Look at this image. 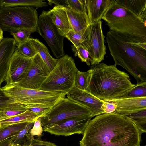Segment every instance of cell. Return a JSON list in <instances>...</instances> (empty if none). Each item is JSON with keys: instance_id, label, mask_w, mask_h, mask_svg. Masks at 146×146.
<instances>
[{"instance_id": "34", "label": "cell", "mask_w": 146, "mask_h": 146, "mask_svg": "<svg viewBox=\"0 0 146 146\" xmlns=\"http://www.w3.org/2000/svg\"><path fill=\"white\" fill-rule=\"evenodd\" d=\"M86 0H67L68 8L80 13L86 11Z\"/></svg>"}, {"instance_id": "23", "label": "cell", "mask_w": 146, "mask_h": 146, "mask_svg": "<svg viewBox=\"0 0 146 146\" xmlns=\"http://www.w3.org/2000/svg\"><path fill=\"white\" fill-rule=\"evenodd\" d=\"M47 6V3L42 0H1L0 6L30 7L37 9Z\"/></svg>"}, {"instance_id": "8", "label": "cell", "mask_w": 146, "mask_h": 146, "mask_svg": "<svg viewBox=\"0 0 146 146\" xmlns=\"http://www.w3.org/2000/svg\"><path fill=\"white\" fill-rule=\"evenodd\" d=\"M91 111L68 98L61 99L41 117L43 127L64 120L76 117H92Z\"/></svg>"}, {"instance_id": "17", "label": "cell", "mask_w": 146, "mask_h": 146, "mask_svg": "<svg viewBox=\"0 0 146 146\" xmlns=\"http://www.w3.org/2000/svg\"><path fill=\"white\" fill-rule=\"evenodd\" d=\"M115 0H86V12L90 24L101 20Z\"/></svg>"}, {"instance_id": "41", "label": "cell", "mask_w": 146, "mask_h": 146, "mask_svg": "<svg viewBox=\"0 0 146 146\" xmlns=\"http://www.w3.org/2000/svg\"><path fill=\"white\" fill-rule=\"evenodd\" d=\"M12 140L8 138L0 142V146H12Z\"/></svg>"}, {"instance_id": "28", "label": "cell", "mask_w": 146, "mask_h": 146, "mask_svg": "<svg viewBox=\"0 0 146 146\" xmlns=\"http://www.w3.org/2000/svg\"><path fill=\"white\" fill-rule=\"evenodd\" d=\"M34 122L30 123L17 135L10 138L12 140L13 144H18L21 146L31 138L29 131L33 127Z\"/></svg>"}, {"instance_id": "46", "label": "cell", "mask_w": 146, "mask_h": 146, "mask_svg": "<svg viewBox=\"0 0 146 146\" xmlns=\"http://www.w3.org/2000/svg\"></svg>"}, {"instance_id": "19", "label": "cell", "mask_w": 146, "mask_h": 146, "mask_svg": "<svg viewBox=\"0 0 146 146\" xmlns=\"http://www.w3.org/2000/svg\"><path fill=\"white\" fill-rule=\"evenodd\" d=\"M70 30L78 31L86 29L90 25L86 12L80 13L66 9Z\"/></svg>"}, {"instance_id": "38", "label": "cell", "mask_w": 146, "mask_h": 146, "mask_svg": "<svg viewBox=\"0 0 146 146\" xmlns=\"http://www.w3.org/2000/svg\"><path fill=\"white\" fill-rule=\"evenodd\" d=\"M10 104L9 98L0 88V110L7 107Z\"/></svg>"}, {"instance_id": "14", "label": "cell", "mask_w": 146, "mask_h": 146, "mask_svg": "<svg viewBox=\"0 0 146 146\" xmlns=\"http://www.w3.org/2000/svg\"><path fill=\"white\" fill-rule=\"evenodd\" d=\"M66 95L67 98L70 100L89 110L93 117L105 113L102 108L103 101L86 90L74 87Z\"/></svg>"}, {"instance_id": "30", "label": "cell", "mask_w": 146, "mask_h": 146, "mask_svg": "<svg viewBox=\"0 0 146 146\" xmlns=\"http://www.w3.org/2000/svg\"><path fill=\"white\" fill-rule=\"evenodd\" d=\"M17 49L24 57L29 58H33L37 53L29 39L18 46Z\"/></svg>"}, {"instance_id": "21", "label": "cell", "mask_w": 146, "mask_h": 146, "mask_svg": "<svg viewBox=\"0 0 146 146\" xmlns=\"http://www.w3.org/2000/svg\"><path fill=\"white\" fill-rule=\"evenodd\" d=\"M29 39L33 46L47 66L50 72L56 66L58 59L53 58L50 54L47 47L38 39L31 38Z\"/></svg>"}, {"instance_id": "16", "label": "cell", "mask_w": 146, "mask_h": 146, "mask_svg": "<svg viewBox=\"0 0 146 146\" xmlns=\"http://www.w3.org/2000/svg\"><path fill=\"white\" fill-rule=\"evenodd\" d=\"M16 45L14 39L11 38H3L0 42V88L2 83L5 81Z\"/></svg>"}, {"instance_id": "40", "label": "cell", "mask_w": 146, "mask_h": 146, "mask_svg": "<svg viewBox=\"0 0 146 146\" xmlns=\"http://www.w3.org/2000/svg\"><path fill=\"white\" fill-rule=\"evenodd\" d=\"M48 4L52 5L54 4L56 5H62L68 8L67 0H48Z\"/></svg>"}, {"instance_id": "42", "label": "cell", "mask_w": 146, "mask_h": 146, "mask_svg": "<svg viewBox=\"0 0 146 146\" xmlns=\"http://www.w3.org/2000/svg\"><path fill=\"white\" fill-rule=\"evenodd\" d=\"M3 38V31L0 28V42Z\"/></svg>"}, {"instance_id": "26", "label": "cell", "mask_w": 146, "mask_h": 146, "mask_svg": "<svg viewBox=\"0 0 146 146\" xmlns=\"http://www.w3.org/2000/svg\"><path fill=\"white\" fill-rule=\"evenodd\" d=\"M143 133L146 132V110L132 113L127 116Z\"/></svg>"}, {"instance_id": "12", "label": "cell", "mask_w": 146, "mask_h": 146, "mask_svg": "<svg viewBox=\"0 0 146 146\" xmlns=\"http://www.w3.org/2000/svg\"><path fill=\"white\" fill-rule=\"evenodd\" d=\"M92 117H76L58 121L44 127V131L51 134L68 136L83 135Z\"/></svg>"}, {"instance_id": "25", "label": "cell", "mask_w": 146, "mask_h": 146, "mask_svg": "<svg viewBox=\"0 0 146 146\" xmlns=\"http://www.w3.org/2000/svg\"><path fill=\"white\" fill-rule=\"evenodd\" d=\"M26 110V108L21 105L11 103L8 107L0 110V121L23 113Z\"/></svg>"}, {"instance_id": "35", "label": "cell", "mask_w": 146, "mask_h": 146, "mask_svg": "<svg viewBox=\"0 0 146 146\" xmlns=\"http://www.w3.org/2000/svg\"><path fill=\"white\" fill-rule=\"evenodd\" d=\"M43 131L42 126L41 117H40L35 121L33 126L29 131V133L31 138L36 136L38 137V138L40 139L42 136Z\"/></svg>"}, {"instance_id": "15", "label": "cell", "mask_w": 146, "mask_h": 146, "mask_svg": "<svg viewBox=\"0 0 146 146\" xmlns=\"http://www.w3.org/2000/svg\"><path fill=\"white\" fill-rule=\"evenodd\" d=\"M106 100L115 103L116 105L115 111L125 116L146 110V97H123Z\"/></svg>"}, {"instance_id": "20", "label": "cell", "mask_w": 146, "mask_h": 146, "mask_svg": "<svg viewBox=\"0 0 146 146\" xmlns=\"http://www.w3.org/2000/svg\"><path fill=\"white\" fill-rule=\"evenodd\" d=\"M115 1L146 22V0H116Z\"/></svg>"}, {"instance_id": "11", "label": "cell", "mask_w": 146, "mask_h": 146, "mask_svg": "<svg viewBox=\"0 0 146 146\" xmlns=\"http://www.w3.org/2000/svg\"><path fill=\"white\" fill-rule=\"evenodd\" d=\"M50 71L38 53L33 58L29 68L23 78L14 84L24 88L39 90Z\"/></svg>"}, {"instance_id": "32", "label": "cell", "mask_w": 146, "mask_h": 146, "mask_svg": "<svg viewBox=\"0 0 146 146\" xmlns=\"http://www.w3.org/2000/svg\"><path fill=\"white\" fill-rule=\"evenodd\" d=\"M72 47L75 56L78 57L81 61L85 62L88 66H89L91 59L86 49L82 45L77 47L73 45Z\"/></svg>"}, {"instance_id": "9", "label": "cell", "mask_w": 146, "mask_h": 146, "mask_svg": "<svg viewBox=\"0 0 146 146\" xmlns=\"http://www.w3.org/2000/svg\"><path fill=\"white\" fill-rule=\"evenodd\" d=\"M105 37L101 20L90 24L86 30L82 45L88 52L92 67L99 64L104 59L106 53Z\"/></svg>"}, {"instance_id": "44", "label": "cell", "mask_w": 146, "mask_h": 146, "mask_svg": "<svg viewBox=\"0 0 146 146\" xmlns=\"http://www.w3.org/2000/svg\"><path fill=\"white\" fill-rule=\"evenodd\" d=\"M1 0H0V4H1Z\"/></svg>"}, {"instance_id": "39", "label": "cell", "mask_w": 146, "mask_h": 146, "mask_svg": "<svg viewBox=\"0 0 146 146\" xmlns=\"http://www.w3.org/2000/svg\"><path fill=\"white\" fill-rule=\"evenodd\" d=\"M26 109L27 110L35 113L39 117H42L48 112L51 108L41 107H34L27 108Z\"/></svg>"}, {"instance_id": "37", "label": "cell", "mask_w": 146, "mask_h": 146, "mask_svg": "<svg viewBox=\"0 0 146 146\" xmlns=\"http://www.w3.org/2000/svg\"><path fill=\"white\" fill-rule=\"evenodd\" d=\"M102 100V108L105 113H111L115 111L116 105L115 103L106 100Z\"/></svg>"}, {"instance_id": "3", "label": "cell", "mask_w": 146, "mask_h": 146, "mask_svg": "<svg viewBox=\"0 0 146 146\" xmlns=\"http://www.w3.org/2000/svg\"><path fill=\"white\" fill-rule=\"evenodd\" d=\"M86 90L101 100L118 99L126 95L136 84L129 75L116 66L101 63L92 67Z\"/></svg>"}, {"instance_id": "10", "label": "cell", "mask_w": 146, "mask_h": 146, "mask_svg": "<svg viewBox=\"0 0 146 146\" xmlns=\"http://www.w3.org/2000/svg\"><path fill=\"white\" fill-rule=\"evenodd\" d=\"M37 32L44 38L57 58L65 55L64 37L59 33L52 21L49 11H43L38 17Z\"/></svg>"}, {"instance_id": "4", "label": "cell", "mask_w": 146, "mask_h": 146, "mask_svg": "<svg viewBox=\"0 0 146 146\" xmlns=\"http://www.w3.org/2000/svg\"><path fill=\"white\" fill-rule=\"evenodd\" d=\"M102 19L110 30L121 33L134 41L146 42V22L116 1Z\"/></svg>"}, {"instance_id": "43", "label": "cell", "mask_w": 146, "mask_h": 146, "mask_svg": "<svg viewBox=\"0 0 146 146\" xmlns=\"http://www.w3.org/2000/svg\"><path fill=\"white\" fill-rule=\"evenodd\" d=\"M12 146H21V145L18 144H12Z\"/></svg>"}, {"instance_id": "6", "label": "cell", "mask_w": 146, "mask_h": 146, "mask_svg": "<svg viewBox=\"0 0 146 146\" xmlns=\"http://www.w3.org/2000/svg\"><path fill=\"white\" fill-rule=\"evenodd\" d=\"M78 70L74 59L65 55L58 59L56 66L42 82L39 90L62 92L67 94L75 87Z\"/></svg>"}, {"instance_id": "7", "label": "cell", "mask_w": 146, "mask_h": 146, "mask_svg": "<svg viewBox=\"0 0 146 146\" xmlns=\"http://www.w3.org/2000/svg\"><path fill=\"white\" fill-rule=\"evenodd\" d=\"M38 19L37 11L33 7L0 6V28L3 31L25 29L37 32Z\"/></svg>"}, {"instance_id": "1", "label": "cell", "mask_w": 146, "mask_h": 146, "mask_svg": "<svg viewBox=\"0 0 146 146\" xmlns=\"http://www.w3.org/2000/svg\"><path fill=\"white\" fill-rule=\"evenodd\" d=\"M142 133L127 117L105 113L91 120L79 141L80 146H137Z\"/></svg>"}, {"instance_id": "36", "label": "cell", "mask_w": 146, "mask_h": 146, "mask_svg": "<svg viewBox=\"0 0 146 146\" xmlns=\"http://www.w3.org/2000/svg\"><path fill=\"white\" fill-rule=\"evenodd\" d=\"M21 146H58L49 141H43L40 139L31 138Z\"/></svg>"}, {"instance_id": "24", "label": "cell", "mask_w": 146, "mask_h": 146, "mask_svg": "<svg viewBox=\"0 0 146 146\" xmlns=\"http://www.w3.org/2000/svg\"><path fill=\"white\" fill-rule=\"evenodd\" d=\"M29 123L26 122L11 125L0 129V142L17 135Z\"/></svg>"}, {"instance_id": "29", "label": "cell", "mask_w": 146, "mask_h": 146, "mask_svg": "<svg viewBox=\"0 0 146 146\" xmlns=\"http://www.w3.org/2000/svg\"><path fill=\"white\" fill-rule=\"evenodd\" d=\"M11 34L13 36L16 45L18 46L22 44L30 38L32 32L25 29H20L11 31Z\"/></svg>"}, {"instance_id": "2", "label": "cell", "mask_w": 146, "mask_h": 146, "mask_svg": "<svg viewBox=\"0 0 146 146\" xmlns=\"http://www.w3.org/2000/svg\"><path fill=\"white\" fill-rule=\"evenodd\" d=\"M106 40L114 65L126 70L136 79V85L146 84V42L134 41L111 30L107 33Z\"/></svg>"}, {"instance_id": "27", "label": "cell", "mask_w": 146, "mask_h": 146, "mask_svg": "<svg viewBox=\"0 0 146 146\" xmlns=\"http://www.w3.org/2000/svg\"><path fill=\"white\" fill-rule=\"evenodd\" d=\"M91 73V68L85 72H82L78 70L76 76L75 87L86 90L90 82Z\"/></svg>"}, {"instance_id": "45", "label": "cell", "mask_w": 146, "mask_h": 146, "mask_svg": "<svg viewBox=\"0 0 146 146\" xmlns=\"http://www.w3.org/2000/svg\"><path fill=\"white\" fill-rule=\"evenodd\" d=\"M137 146H140V145H139Z\"/></svg>"}, {"instance_id": "33", "label": "cell", "mask_w": 146, "mask_h": 146, "mask_svg": "<svg viewBox=\"0 0 146 146\" xmlns=\"http://www.w3.org/2000/svg\"><path fill=\"white\" fill-rule=\"evenodd\" d=\"M146 97V84L136 85L128 93L121 97Z\"/></svg>"}, {"instance_id": "31", "label": "cell", "mask_w": 146, "mask_h": 146, "mask_svg": "<svg viewBox=\"0 0 146 146\" xmlns=\"http://www.w3.org/2000/svg\"><path fill=\"white\" fill-rule=\"evenodd\" d=\"M86 29L78 31L70 30L66 34L65 37L67 38L75 47L82 45L83 38Z\"/></svg>"}, {"instance_id": "13", "label": "cell", "mask_w": 146, "mask_h": 146, "mask_svg": "<svg viewBox=\"0 0 146 146\" xmlns=\"http://www.w3.org/2000/svg\"><path fill=\"white\" fill-rule=\"evenodd\" d=\"M33 58L24 57L16 49L11 58L5 78L6 85L14 84L19 82L26 74Z\"/></svg>"}, {"instance_id": "5", "label": "cell", "mask_w": 146, "mask_h": 146, "mask_svg": "<svg viewBox=\"0 0 146 146\" xmlns=\"http://www.w3.org/2000/svg\"><path fill=\"white\" fill-rule=\"evenodd\" d=\"M2 88L9 98L10 103H16L26 108H51L66 95L62 92L26 88L13 85L6 84Z\"/></svg>"}, {"instance_id": "22", "label": "cell", "mask_w": 146, "mask_h": 146, "mask_svg": "<svg viewBox=\"0 0 146 146\" xmlns=\"http://www.w3.org/2000/svg\"><path fill=\"white\" fill-rule=\"evenodd\" d=\"M39 117L35 113L27 110L23 113L0 121V130L10 125L21 123L34 122Z\"/></svg>"}, {"instance_id": "18", "label": "cell", "mask_w": 146, "mask_h": 146, "mask_svg": "<svg viewBox=\"0 0 146 146\" xmlns=\"http://www.w3.org/2000/svg\"><path fill=\"white\" fill-rule=\"evenodd\" d=\"M67 8L62 5H56L49 11L52 21L62 36L65 37L70 30L67 12Z\"/></svg>"}]
</instances>
